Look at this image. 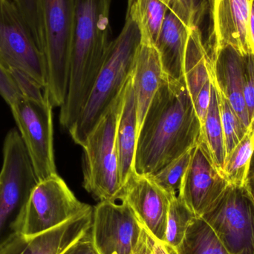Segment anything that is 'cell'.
Returning a JSON list of instances; mask_svg holds the SVG:
<instances>
[{"label": "cell", "instance_id": "obj_1", "mask_svg": "<svg viewBox=\"0 0 254 254\" xmlns=\"http://www.w3.org/2000/svg\"><path fill=\"white\" fill-rule=\"evenodd\" d=\"M201 125L185 78L164 74L137 133L134 173L151 176L196 146Z\"/></svg>", "mask_w": 254, "mask_h": 254}, {"label": "cell", "instance_id": "obj_2", "mask_svg": "<svg viewBox=\"0 0 254 254\" xmlns=\"http://www.w3.org/2000/svg\"><path fill=\"white\" fill-rule=\"evenodd\" d=\"M112 0H76L68 89L60 124L69 129L80 116L112 41Z\"/></svg>", "mask_w": 254, "mask_h": 254}, {"label": "cell", "instance_id": "obj_3", "mask_svg": "<svg viewBox=\"0 0 254 254\" xmlns=\"http://www.w3.org/2000/svg\"><path fill=\"white\" fill-rule=\"evenodd\" d=\"M140 43V30L127 12L123 28L110 44L89 98L68 129L74 143L83 146L91 131L122 93L131 76Z\"/></svg>", "mask_w": 254, "mask_h": 254}, {"label": "cell", "instance_id": "obj_4", "mask_svg": "<svg viewBox=\"0 0 254 254\" xmlns=\"http://www.w3.org/2000/svg\"><path fill=\"white\" fill-rule=\"evenodd\" d=\"M23 95L10 106L37 181L58 174L54 150L52 107L44 89L18 74Z\"/></svg>", "mask_w": 254, "mask_h": 254}, {"label": "cell", "instance_id": "obj_5", "mask_svg": "<svg viewBox=\"0 0 254 254\" xmlns=\"http://www.w3.org/2000/svg\"><path fill=\"white\" fill-rule=\"evenodd\" d=\"M125 89V86L82 146L83 186L100 202L119 201L123 190L119 174L116 129Z\"/></svg>", "mask_w": 254, "mask_h": 254}, {"label": "cell", "instance_id": "obj_6", "mask_svg": "<svg viewBox=\"0 0 254 254\" xmlns=\"http://www.w3.org/2000/svg\"><path fill=\"white\" fill-rule=\"evenodd\" d=\"M0 171V249L20 234L30 195L37 181L17 128L4 137Z\"/></svg>", "mask_w": 254, "mask_h": 254}, {"label": "cell", "instance_id": "obj_7", "mask_svg": "<svg viewBox=\"0 0 254 254\" xmlns=\"http://www.w3.org/2000/svg\"><path fill=\"white\" fill-rule=\"evenodd\" d=\"M76 0H40L43 53L46 68L44 93L53 107H61L68 89Z\"/></svg>", "mask_w": 254, "mask_h": 254}, {"label": "cell", "instance_id": "obj_8", "mask_svg": "<svg viewBox=\"0 0 254 254\" xmlns=\"http://www.w3.org/2000/svg\"><path fill=\"white\" fill-rule=\"evenodd\" d=\"M0 64L10 72L19 73L46 87L44 55L12 0H0Z\"/></svg>", "mask_w": 254, "mask_h": 254}, {"label": "cell", "instance_id": "obj_9", "mask_svg": "<svg viewBox=\"0 0 254 254\" xmlns=\"http://www.w3.org/2000/svg\"><path fill=\"white\" fill-rule=\"evenodd\" d=\"M201 218L230 254H254V200L246 187L228 185Z\"/></svg>", "mask_w": 254, "mask_h": 254}, {"label": "cell", "instance_id": "obj_10", "mask_svg": "<svg viewBox=\"0 0 254 254\" xmlns=\"http://www.w3.org/2000/svg\"><path fill=\"white\" fill-rule=\"evenodd\" d=\"M77 199L58 174L37 182L30 195L21 235L32 237L54 229L90 208Z\"/></svg>", "mask_w": 254, "mask_h": 254}, {"label": "cell", "instance_id": "obj_11", "mask_svg": "<svg viewBox=\"0 0 254 254\" xmlns=\"http://www.w3.org/2000/svg\"><path fill=\"white\" fill-rule=\"evenodd\" d=\"M142 225L128 204L101 201L93 208L91 239L98 254H134Z\"/></svg>", "mask_w": 254, "mask_h": 254}, {"label": "cell", "instance_id": "obj_12", "mask_svg": "<svg viewBox=\"0 0 254 254\" xmlns=\"http://www.w3.org/2000/svg\"><path fill=\"white\" fill-rule=\"evenodd\" d=\"M228 185L220 170L213 164L207 146L200 139L194 146L178 196L196 217H201Z\"/></svg>", "mask_w": 254, "mask_h": 254}, {"label": "cell", "instance_id": "obj_13", "mask_svg": "<svg viewBox=\"0 0 254 254\" xmlns=\"http://www.w3.org/2000/svg\"><path fill=\"white\" fill-rule=\"evenodd\" d=\"M253 0H213L210 8L209 38L206 49L213 61L218 51L225 46L235 48L242 55L252 52L249 25Z\"/></svg>", "mask_w": 254, "mask_h": 254}, {"label": "cell", "instance_id": "obj_14", "mask_svg": "<svg viewBox=\"0 0 254 254\" xmlns=\"http://www.w3.org/2000/svg\"><path fill=\"white\" fill-rule=\"evenodd\" d=\"M170 198L147 176L134 173L124 186L120 201L128 204L142 226L164 242Z\"/></svg>", "mask_w": 254, "mask_h": 254}, {"label": "cell", "instance_id": "obj_15", "mask_svg": "<svg viewBox=\"0 0 254 254\" xmlns=\"http://www.w3.org/2000/svg\"><path fill=\"white\" fill-rule=\"evenodd\" d=\"M93 207L50 231L32 237L21 234L0 249V254H63L90 231Z\"/></svg>", "mask_w": 254, "mask_h": 254}, {"label": "cell", "instance_id": "obj_16", "mask_svg": "<svg viewBox=\"0 0 254 254\" xmlns=\"http://www.w3.org/2000/svg\"><path fill=\"white\" fill-rule=\"evenodd\" d=\"M244 55L232 46L218 51L212 61L210 77L245 127L250 131V119L243 94Z\"/></svg>", "mask_w": 254, "mask_h": 254}, {"label": "cell", "instance_id": "obj_17", "mask_svg": "<svg viewBox=\"0 0 254 254\" xmlns=\"http://www.w3.org/2000/svg\"><path fill=\"white\" fill-rule=\"evenodd\" d=\"M164 75L161 58L155 45L140 42L131 71L137 111V133Z\"/></svg>", "mask_w": 254, "mask_h": 254}, {"label": "cell", "instance_id": "obj_18", "mask_svg": "<svg viewBox=\"0 0 254 254\" xmlns=\"http://www.w3.org/2000/svg\"><path fill=\"white\" fill-rule=\"evenodd\" d=\"M137 138V119L131 74L125 89L123 104L116 129V146L122 187L134 173V161Z\"/></svg>", "mask_w": 254, "mask_h": 254}, {"label": "cell", "instance_id": "obj_19", "mask_svg": "<svg viewBox=\"0 0 254 254\" xmlns=\"http://www.w3.org/2000/svg\"><path fill=\"white\" fill-rule=\"evenodd\" d=\"M189 28L169 10L155 46L164 74L175 80L184 78V58Z\"/></svg>", "mask_w": 254, "mask_h": 254}, {"label": "cell", "instance_id": "obj_20", "mask_svg": "<svg viewBox=\"0 0 254 254\" xmlns=\"http://www.w3.org/2000/svg\"><path fill=\"white\" fill-rule=\"evenodd\" d=\"M211 65L199 27L190 28L184 58V78L192 102L210 81Z\"/></svg>", "mask_w": 254, "mask_h": 254}, {"label": "cell", "instance_id": "obj_21", "mask_svg": "<svg viewBox=\"0 0 254 254\" xmlns=\"http://www.w3.org/2000/svg\"><path fill=\"white\" fill-rule=\"evenodd\" d=\"M168 11L161 0H128L127 12L138 26L140 42L155 45Z\"/></svg>", "mask_w": 254, "mask_h": 254}, {"label": "cell", "instance_id": "obj_22", "mask_svg": "<svg viewBox=\"0 0 254 254\" xmlns=\"http://www.w3.org/2000/svg\"><path fill=\"white\" fill-rule=\"evenodd\" d=\"M201 140L208 149L212 161L219 170H222L225 159V138L221 120L219 95L212 81L210 106L205 121L201 127Z\"/></svg>", "mask_w": 254, "mask_h": 254}, {"label": "cell", "instance_id": "obj_23", "mask_svg": "<svg viewBox=\"0 0 254 254\" xmlns=\"http://www.w3.org/2000/svg\"><path fill=\"white\" fill-rule=\"evenodd\" d=\"M176 250L178 254H230L201 217L192 219Z\"/></svg>", "mask_w": 254, "mask_h": 254}, {"label": "cell", "instance_id": "obj_24", "mask_svg": "<svg viewBox=\"0 0 254 254\" xmlns=\"http://www.w3.org/2000/svg\"><path fill=\"white\" fill-rule=\"evenodd\" d=\"M254 152V136L248 131L243 140L225 157L221 173L229 185L245 186Z\"/></svg>", "mask_w": 254, "mask_h": 254}, {"label": "cell", "instance_id": "obj_25", "mask_svg": "<svg viewBox=\"0 0 254 254\" xmlns=\"http://www.w3.org/2000/svg\"><path fill=\"white\" fill-rule=\"evenodd\" d=\"M193 148L147 177L170 197L178 195L184 176L190 163Z\"/></svg>", "mask_w": 254, "mask_h": 254}, {"label": "cell", "instance_id": "obj_26", "mask_svg": "<svg viewBox=\"0 0 254 254\" xmlns=\"http://www.w3.org/2000/svg\"><path fill=\"white\" fill-rule=\"evenodd\" d=\"M196 217L178 195L171 197L167 213L164 242L173 247L179 246L191 221Z\"/></svg>", "mask_w": 254, "mask_h": 254}, {"label": "cell", "instance_id": "obj_27", "mask_svg": "<svg viewBox=\"0 0 254 254\" xmlns=\"http://www.w3.org/2000/svg\"><path fill=\"white\" fill-rule=\"evenodd\" d=\"M218 95L227 155L243 140L249 130L245 127L240 118L237 116L228 100L219 92Z\"/></svg>", "mask_w": 254, "mask_h": 254}, {"label": "cell", "instance_id": "obj_28", "mask_svg": "<svg viewBox=\"0 0 254 254\" xmlns=\"http://www.w3.org/2000/svg\"><path fill=\"white\" fill-rule=\"evenodd\" d=\"M19 9L29 26L30 30L43 52V23L40 0H12Z\"/></svg>", "mask_w": 254, "mask_h": 254}, {"label": "cell", "instance_id": "obj_29", "mask_svg": "<svg viewBox=\"0 0 254 254\" xmlns=\"http://www.w3.org/2000/svg\"><path fill=\"white\" fill-rule=\"evenodd\" d=\"M243 94L250 119V131H254V55H244Z\"/></svg>", "mask_w": 254, "mask_h": 254}, {"label": "cell", "instance_id": "obj_30", "mask_svg": "<svg viewBox=\"0 0 254 254\" xmlns=\"http://www.w3.org/2000/svg\"><path fill=\"white\" fill-rule=\"evenodd\" d=\"M23 95L17 77L0 64V96L10 107Z\"/></svg>", "mask_w": 254, "mask_h": 254}, {"label": "cell", "instance_id": "obj_31", "mask_svg": "<svg viewBox=\"0 0 254 254\" xmlns=\"http://www.w3.org/2000/svg\"><path fill=\"white\" fill-rule=\"evenodd\" d=\"M135 253L137 254H178L176 248L155 238L143 226H142L141 234H140Z\"/></svg>", "mask_w": 254, "mask_h": 254}, {"label": "cell", "instance_id": "obj_32", "mask_svg": "<svg viewBox=\"0 0 254 254\" xmlns=\"http://www.w3.org/2000/svg\"><path fill=\"white\" fill-rule=\"evenodd\" d=\"M212 80L210 77V81L207 82L202 89L200 90L199 93L193 101L194 109L197 117L201 123V127L205 121L210 106V94H211Z\"/></svg>", "mask_w": 254, "mask_h": 254}, {"label": "cell", "instance_id": "obj_33", "mask_svg": "<svg viewBox=\"0 0 254 254\" xmlns=\"http://www.w3.org/2000/svg\"><path fill=\"white\" fill-rule=\"evenodd\" d=\"M63 254H98L92 243L90 231L83 238L70 246Z\"/></svg>", "mask_w": 254, "mask_h": 254}, {"label": "cell", "instance_id": "obj_34", "mask_svg": "<svg viewBox=\"0 0 254 254\" xmlns=\"http://www.w3.org/2000/svg\"><path fill=\"white\" fill-rule=\"evenodd\" d=\"M247 190L249 191L250 195L254 200V152L253 157H252V163H251L250 170H249V175H248L247 179H246V184H245Z\"/></svg>", "mask_w": 254, "mask_h": 254}, {"label": "cell", "instance_id": "obj_35", "mask_svg": "<svg viewBox=\"0 0 254 254\" xmlns=\"http://www.w3.org/2000/svg\"><path fill=\"white\" fill-rule=\"evenodd\" d=\"M249 39L251 51L254 55V0L252 1V10H251L250 19H249Z\"/></svg>", "mask_w": 254, "mask_h": 254}, {"label": "cell", "instance_id": "obj_36", "mask_svg": "<svg viewBox=\"0 0 254 254\" xmlns=\"http://www.w3.org/2000/svg\"><path fill=\"white\" fill-rule=\"evenodd\" d=\"M204 1L205 2L206 5H207V9H208V12L210 11L212 4H213V0H204Z\"/></svg>", "mask_w": 254, "mask_h": 254}, {"label": "cell", "instance_id": "obj_37", "mask_svg": "<svg viewBox=\"0 0 254 254\" xmlns=\"http://www.w3.org/2000/svg\"><path fill=\"white\" fill-rule=\"evenodd\" d=\"M137 254L135 253V254Z\"/></svg>", "mask_w": 254, "mask_h": 254}]
</instances>
